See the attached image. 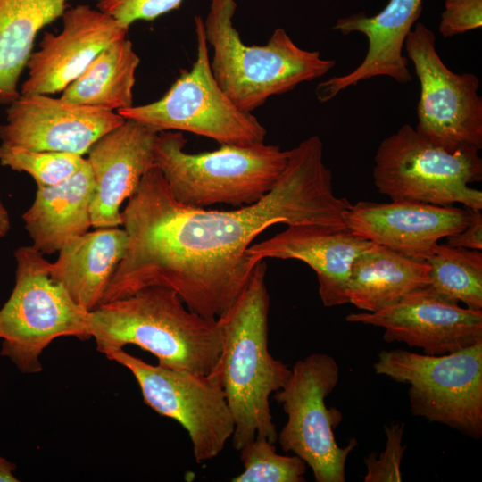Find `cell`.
Segmentation results:
<instances>
[{"instance_id": "4dcf8cb0", "label": "cell", "mask_w": 482, "mask_h": 482, "mask_svg": "<svg viewBox=\"0 0 482 482\" xmlns=\"http://www.w3.org/2000/svg\"><path fill=\"white\" fill-rule=\"evenodd\" d=\"M469 209L470 222L461 232L447 237V245L480 251L482 249V212L480 209Z\"/></svg>"}, {"instance_id": "ffe728a7", "label": "cell", "mask_w": 482, "mask_h": 482, "mask_svg": "<svg viewBox=\"0 0 482 482\" xmlns=\"http://www.w3.org/2000/svg\"><path fill=\"white\" fill-rule=\"evenodd\" d=\"M94 194L95 180L87 160L69 179L37 187L32 204L21 217L32 246L43 254H52L87 233L92 227Z\"/></svg>"}, {"instance_id": "9c48e42d", "label": "cell", "mask_w": 482, "mask_h": 482, "mask_svg": "<svg viewBox=\"0 0 482 482\" xmlns=\"http://www.w3.org/2000/svg\"><path fill=\"white\" fill-rule=\"evenodd\" d=\"M196 58L182 71L159 100L133 105L117 112L156 132L186 131L220 145H251L264 143L265 128L257 118L240 110L222 91L211 70L204 19L195 17Z\"/></svg>"}, {"instance_id": "f1b7e54d", "label": "cell", "mask_w": 482, "mask_h": 482, "mask_svg": "<svg viewBox=\"0 0 482 482\" xmlns=\"http://www.w3.org/2000/svg\"><path fill=\"white\" fill-rule=\"evenodd\" d=\"M183 0H100L97 8L129 27L137 21H153L181 4Z\"/></svg>"}, {"instance_id": "d6986e66", "label": "cell", "mask_w": 482, "mask_h": 482, "mask_svg": "<svg viewBox=\"0 0 482 482\" xmlns=\"http://www.w3.org/2000/svg\"><path fill=\"white\" fill-rule=\"evenodd\" d=\"M422 8L423 0H389L376 15L367 16L362 12L338 19L335 29L344 35L359 32L367 37V54L349 73L320 83L316 88L318 100L329 101L347 87L376 77H388L401 84L411 82L412 76L403 49Z\"/></svg>"}, {"instance_id": "603a6c76", "label": "cell", "mask_w": 482, "mask_h": 482, "mask_svg": "<svg viewBox=\"0 0 482 482\" xmlns=\"http://www.w3.org/2000/svg\"><path fill=\"white\" fill-rule=\"evenodd\" d=\"M69 0H0V104L21 96L18 82L37 33L62 17Z\"/></svg>"}, {"instance_id": "7a4b0ae2", "label": "cell", "mask_w": 482, "mask_h": 482, "mask_svg": "<svg viewBox=\"0 0 482 482\" xmlns=\"http://www.w3.org/2000/svg\"><path fill=\"white\" fill-rule=\"evenodd\" d=\"M267 265L254 267L245 288L218 320L222 345L208 374L223 390L234 418L232 446L239 451L257 437L278 439L270 396L287 383L291 369L268 349L270 296Z\"/></svg>"}, {"instance_id": "8fae6325", "label": "cell", "mask_w": 482, "mask_h": 482, "mask_svg": "<svg viewBox=\"0 0 482 482\" xmlns=\"http://www.w3.org/2000/svg\"><path fill=\"white\" fill-rule=\"evenodd\" d=\"M105 356L131 372L146 405L187 431L197 463L222 452L234 432V418L223 390L209 375L152 365L123 349Z\"/></svg>"}, {"instance_id": "6da1fadb", "label": "cell", "mask_w": 482, "mask_h": 482, "mask_svg": "<svg viewBox=\"0 0 482 482\" xmlns=\"http://www.w3.org/2000/svg\"><path fill=\"white\" fill-rule=\"evenodd\" d=\"M350 205L333 192L316 135L288 150L285 170L270 192L231 211L178 202L154 166L121 212L128 246L101 303L161 286L174 290L190 311L218 319L256 266L247 250L261 233L278 223L347 229L344 213Z\"/></svg>"}, {"instance_id": "4316f807", "label": "cell", "mask_w": 482, "mask_h": 482, "mask_svg": "<svg viewBox=\"0 0 482 482\" xmlns=\"http://www.w3.org/2000/svg\"><path fill=\"white\" fill-rule=\"evenodd\" d=\"M87 162L83 155L63 152L35 151L0 144V164L30 175L37 187L58 184Z\"/></svg>"}, {"instance_id": "e0dca14e", "label": "cell", "mask_w": 482, "mask_h": 482, "mask_svg": "<svg viewBox=\"0 0 482 482\" xmlns=\"http://www.w3.org/2000/svg\"><path fill=\"white\" fill-rule=\"evenodd\" d=\"M158 133L139 121L126 120L90 147L87 160L95 180L90 209L93 228L122 226L120 208L154 166Z\"/></svg>"}, {"instance_id": "5b68a950", "label": "cell", "mask_w": 482, "mask_h": 482, "mask_svg": "<svg viewBox=\"0 0 482 482\" xmlns=\"http://www.w3.org/2000/svg\"><path fill=\"white\" fill-rule=\"evenodd\" d=\"M186 143L179 131L159 132L154 162L174 198L195 208L217 204L238 208L259 201L275 187L288 160V150L264 143L220 145L198 154L186 152Z\"/></svg>"}, {"instance_id": "ba28073f", "label": "cell", "mask_w": 482, "mask_h": 482, "mask_svg": "<svg viewBox=\"0 0 482 482\" xmlns=\"http://www.w3.org/2000/svg\"><path fill=\"white\" fill-rule=\"evenodd\" d=\"M374 370L409 386L411 414L478 439L482 436V341L429 355L381 351Z\"/></svg>"}, {"instance_id": "277c9868", "label": "cell", "mask_w": 482, "mask_h": 482, "mask_svg": "<svg viewBox=\"0 0 482 482\" xmlns=\"http://www.w3.org/2000/svg\"><path fill=\"white\" fill-rule=\"evenodd\" d=\"M235 0H211L204 20L213 77L240 110L252 112L268 98L319 79L336 65L319 51L298 46L284 29L274 30L264 46H247L233 25Z\"/></svg>"}, {"instance_id": "9a60e30c", "label": "cell", "mask_w": 482, "mask_h": 482, "mask_svg": "<svg viewBox=\"0 0 482 482\" xmlns=\"http://www.w3.org/2000/svg\"><path fill=\"white\" fill-rule=\"evenodd\" d=\"M62 17V30L56 35L46 32L40 49L30 54L21 95L62 92L105 47L129 31V26L87 4L70 8Z\"/></svg>"}, {"instance_id": "30bf717a", "label": "cell", "mask_w": 482, "mask_h": 482, "mask_svg": "<svg viewBox=\"0 0 482 482\" xmlns=\"http://www.w3.org/2000/svg\"><path fill=\"white\" fill-rule=\"evenodd\" d=\"M339 367L328 354L315 353L298 360L285 386L276 393L287 420L277 441L284 452L303 459L317 482H345V463L357 446L352 438L345 447L337 445L334 429L342 420L325 399L336 388Z\"/></svg>"}, {"instance_id": "ac0fdd59", "label": "cell", "mask_w": 482, "mask_h": 482, "mask_svg": "<svg viewBox=\"0 0 482 482\" xmlns=\"http://www.w3.org/2000/svg\"><path fill=\"white\" fill-rule=\"evenodd\" d=\"M373 245L348 229L320 225H291L251 245L247 255L256 265L266 258L298 260L316 273L319 295L325 307L348 303L346 287L354 259Z\"/></svg>"}, {"instance_id": "cb8c5ba5", "label": "cell", "mask_w": 482, "mask_h": 482, "mask_svg": "<svg viewBox=\"0 0 482 482\" xmlns=\"http://www.w3.org/2000/svg\"><path fill=\"white\" fill-rule=\"evenodd\" d=\"M140 58L127 37L105 47L62 94L63 100L113 112L133 106Z\"/></svg>"}, {"instance_id": "44dd1931", "label": "cell", "mask_w": 482, "mask_h": 482, "mask_svg": "<svg viewBox=\"0 0 482 482\" xmlns=\"http://www.w3.org/2000/svg\"><path fill=\"white\" fill-rule=\"evenodd\" d=\"M128 241L126 230L119 227L87 231L61 248L57 260L50 262V276L76 303L91 312L101 304Z\"/></svg>"}, {"instance_id": "d6a6232c", "label": "cell", "mask_w": 482, "mask_h": 482, "mask_svg": "<svg viewBox=\"0 0 482 482\" xmlns=\"http://www.w3.org/2000/svg\"><path fill=\"white\" fill-rule=\"evenodd\" d=\"M11 229L8 211L0 199V238L5 237Z\"/></svg>"}, {"instance_id": "8992f818", "label": "cell", "mask_w": 482, "mask_h": 482, "mask_svg": "<svg viewBox=\"0 0 482 482\" xmlns=\"http://www.w3.org/2000/svg\"><path fill=\"white\" fill-rule=\"evenodd\" d=\"M43 255L32 245L15 250L14 287L0 309V355L25 374L42 370L41 354L54 339L91 338L89 312L51 278Z\"/></svg>"}, {"instance_id": "d4e9b609", "label": "cell", "mask_w": 482, "mask_h": 482, "mask_svg": "<svg viewBox=\"0 0 482 482\" xmlns=\"http://www.w3.org/2000/svg\"><path fill=\"white\" fill-rule=\"evenodd\" d=\"M429 287L467 308L482 310V253L437 244L429 257Z\"/></svg>"}, {"instance_id": "f546056e", "label": "cell", "mask_w": 482, "mask_h": 482, "mask_svg": "<svg viewBox=\"0 0 482 482\" xmlns=\"http://www.w3.org/2000/svg\"><path fill=\"white\" fill-rule=\"evenodd\" d=\"M482 26V0H445L439 32L445 37L460 35Z\"/></svg>"}, {"instance_id": "4fadbf2b", "label": "cell", "mask_w": 482, "mask_h": 482, "mask_svg": "<svg viewBox=\"0 0 482 482\" xmlns=\"http://www.w3.org/2000/svg\"><path fill=\"white\" fill-rule=\"evenodd\" d=\"M346 321L384 329L388 343L400 342L440 355L482 341V310L461 307L429 286L373 312L350 313Z\"/></svg>"}, {"instance_id": "3957f363", "label": "cell", "mask_w": 482, "mask_h": 482, "mask_svg": "<svg viewBox=\"0 0 482 482\" xmlns=\"http://www.w3.org/2000/svg\"><path fill=\"white\" fill-rule=\"evenodd\" d=\"M88 328L103 354L135 345L158 364L208 375L222 345L218 319L190 311L168 287L151 286L101 303L88 313Z\"/></svg>"}, {"instance_id": "7c38bea8", "label": "cell", "mask_w": 482, "mask_h": 482, "mask_svg": "<svg viewBox=\"0 0 482 482\" xmlns=\"http://www.w3.org/2000/svg\"><path fill=\"white\" fill-rule=\"evenodd\" d=\"M404 50L420 83L416 130L448 151L482 148V97L473 73H455L440 58L436 37L423 23H415Z\"/></svg>"}, {"instance_id": "83f0119b", "label": "cell", "mask_w": 482, "mask_h": 482, "mask_svg": "<svg viewBox=\"0 0 482 482\" xmlns=\"http://www.w3.org/2000/svg\"><path fill=\"white\" fill-rule=\"evenodd\" d=\"M403 430L402 422L385 426L386 441L384 452L378 458L371 453L364 459L367 468L365 482L402 481L401 462L406 449V445H403Z\"/></svg>"}, {"instance_id": "2e32d148", "label": "cell", "mask_w": 482, "mask_h": 482, "mask_svg": "<svg viewBox=\"0 0 482 482\" xmlns=\"http://www.w3.org/2000/svg\"><path fill=\"white\" fill-rule=\"evenodd\" d=\"M346 228L362 237L404 256L426 261L438 241L464 229L468 208L416 201H360L344 213Z\"/></svg>"}, {"instance_id": "52a82bcc", "label": "cell", "mask_w": 482, "mask_h": 482, "mask_svg": "<svg viewBox=\"0 0 482 482\" xmlns=\"http://www.w3.org/2000/svg\"><path fill=\"white\" fill-rule=\"evenodd\" d=\"M478 151L471 146L445 150L404 124L379 144L374 157V184L392 201L461 204L481 210L482 192L469 186L482 179Z\"/></svg>"}, {"instance_id": "836d02e7", "label": "cell", "mask_w": 482, "mask_h": 482, "mask_svg": "<svg viewBox=\"0 0 482 482\" xmlns=\"http://www.w3.org/2000/svg\"><path fill=\"white\" fill-rule=\"evenodd\" d=\"M97 2L100 1V0H96Z\"/></svg>"}, {"instance_id": "7402d4cb", "label": "cell", "mask_w": 482, "mask_h": 482, "mask_svg": "<svg viewBox=\"0 0 482 482\" xmlns=\"http://www.w3.org/2000/svg\"><path fill=\"white\" fill-rule=\"evenodd\" d=\"M430 266L387 247L371 245L353 262L346 287L348 303L373 312L429 285Z\"/></svg>"}, {"instance_id": "484cf974", "label": "cell", "mask_w": 482, "mask_h": 482, "mask_svg": "<svg viewBox=\"0 0 482 482\" xmlns=\"http://www.w3.org/2000/svg\"><path fill=\"white\" fill-rule=\"evenodd\" d=\"M244 471L233 482H304L305 461L298 457L278 454L273 443L257 437L240 450Z\"/></svg>"}, {"instance_id": "5bb4252c", "label": "cell", "mask_w": 482, "mask_h": 482, "mask_svg": "<svg viewBox=\"0 0 482 482\" xmlns=\"http://www.w3.org/2000/svg\"><path fill=\"white\" fill-rule=\"evenodd\" d=\"M126 120L118 112L48 95H21L0 124L2 144L35 151L83 155L101 137Z\"/></svg>"}, {"instance_id": "1f68e13d", "label": "cell", "mask_w": 482, "mask_h": 482, "mask_svg": "<svg viewBox=\"0 0 482 482\" xmlns=\"http://www.w3.org/2000/svg\"><path fill=\"white\" fill-rule=\"evenodd\" d=\"M16 464L0 456V482H18L14 475Z\"/></svg>"}]
</instances>
